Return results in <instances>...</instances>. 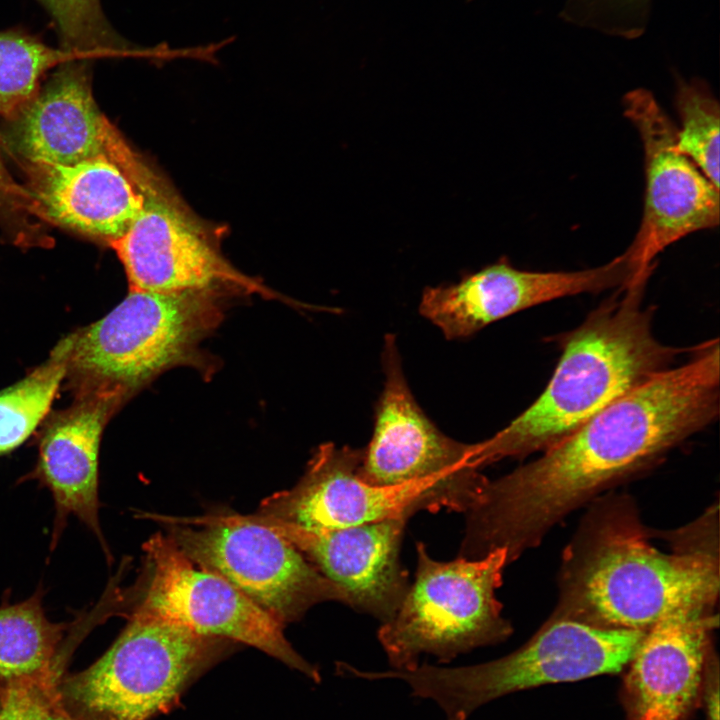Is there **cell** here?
<instances>
[{"label":"cell","instance_id":"5b68a950","mask_svg":"<svg viewBox=\"0 0 720 720\" xmlns=\"http://www.w3.org/2000/svg\"><path fill=\"white\" fill-rule=\"evenodd\" d=\"M229 647V640L135 608L99 659L80 672L64 673L56 695L78 720H150L172 709Z\"/></svg>","mask_w":720,"mask_h":720},{"label":"cell","instance_id":"5bb4252c","mask_svg":"<svg viewBox=\"0 0 720 720\" xmlns=\"http://www.w3.org/2000/svg\"><path fill=\"white\" fill-rule=\"evenodd\" d=\"M629 277L624 253L595 268L552 272L517 269L503 257L457 283L425 288L419 311L448 340L461 339L533 306L619 288Z\"/></svg>","mask_w":720,"mask_h":720},{"label":"cell","instance_id":"6da1fadb","mask_svg":"<svg viewBox=\"0 0 720 720\" xmlns=\"http://www.w3.org/2000/svg\"><path fill=\"white\" fill-rule=\"evenodd\" d=\"M718 338L629 390L537 459L487 479L465 513L462 552L504 549L507 566L572 511L654 464L719 414Z\"/></svg>","mask_w":720,"mask_h":720},{"label":"cell","instance_id":"7402d4cb","mask_svg":"<svg viewBox=\"0 0 720 720\" xmlns=\"http://www.w3.org/2000/svg\"><path fill=\"white\" fill-rule=\"evenodd\" d=\"M75 59L86 58L21 31L0 32V114L16 117L36 95L44 72Z\"/></svg>","mask_w":720,"mask_h":720},{"label":"cell","instance_id":"f1b7e54d","mask_svg":"<svg viewBox=\"0 0 720 720\" xmlns=\"http://www.w3.org/2000/svg\"><path fill=\"white\" fill-rule=\"evenodd\" d=\"M0 720H9V714L4 705L0 703Z\"/></svg>","mask_w":720,"mask_h":720},{"label":"cell","instance_id":"9a60e30c","mask_svg":"<svg viewBox=\"0 0 720 720\" xmlns=\"http://www.w3.org/2000/svg\"><path fill=\"white\" fill-rule=\"evenodd\" d=\"M289 541L348 596V606L381 623L394 616L409 588L400 553L409 519L390 518L337 529H307L248 515Z\"/></svg>","mask_w":720,"mask_h":720},{"label":"cell","instance_id":"4dcf8cb0","mask_svg":"<svg viewBox=\"0 0 720 720\" xmlns=\"http://www.w3.org/2000/svg\"><path fill=\"white\" fill-rule=\"evenodd\" d=\"M467 1H473V0H467Z\"/></svg>","mask_w":720,"mask_h":720},{"label":"cell","instance_id":"30bf717a","mask_svg":"<svg viewBox=\"0 0 720 720\" xmlns=\"http://www.w3.org/2000/svg\"><path fill=\"white\" fill-rule=\"evenodd\" d=\"M149 568L136 609L197 634L255 647L318 683L316 666L298 654L283 625L220 575L192 562L167 536L143 545Z\"/></svg>","mask_w":720,"mask_h":720},{"label":"cell","instance_id":"52a82bcc","mask_svg":"<svg viewBox=\"0 0 720 720\" xmlns=\"http://www.w3.org/2000/svg\"><path fill=\"white\" fill-rule=\"evenodd\" d=\"M218 291L129 290L106 316L67 336V374L78 391L126 398L183 362L220 321Z\"/></svg>","mask_w":720,"mask_h":720},{"label":"cell","instance_id":"4fadbf2b","mask_svg":"<svg viewBox=\"0 0 720 720\" xmlns=\"http://www.w3.org/2000/svg\"><path fill=\"white\" fill-rule=\"evenodd\" d=\"M363 453L364 448L320 445L298 483L266 498L257 514L307 529H337L448 510L446 501L426 486L379 487L362 481Z\"/></svg>","mask_w":720,"mask_h":720},{"label":"cell","instance_id":"484cf974","mask_svg":"<svg viewBox=\"0 0 720 720\" xmlns=\"http://www.w3.org/2000/svg\"><path fill=\"white\" fill-rule=\"evenodd\" d=\"M56 684L19 685L0 690L9 720H78L59 702Z\"/></svg>","mask_w":720,"mask_h":720},{"label":"cell","instance_id":"cb8c5ba5","mask_svg":"<svg viewBox=\"0 0 720 720\" xmlns=\"http://www.w3.org/2000/svg\"><path fill=\"white\" fill-rule=\"evenodd\" d=\"M63 43V49L89 59L129 53L125 39L107 21L99 0H44Z\"/></svg>","mask_w":720,"mask_h":720},{"label":"cell","instance_id":"f546056e","mask_svg":"<svg viewBox=\"0 0 720 720\" xmlns=\"http://www.w3.org/2000/svg\"><path fill=\"white\" fill-rule=\"evenodd\" d=\"M40 1H41V3L43 4L44 0H40Z\"/></svg>","mask_w":720,"mask_h":720},{"label":"cell","instance_id":"4316f807","mask_svg":"<svg viewBox=\"0 0 720 720\" xmlns=\"http://www.w3.org/2000/svg\"><path fill=\"white\" fill-rule=\"evenodd\" d=\"M0 206L8 210L33 208L29 190L19 186L8 173L0 149Z\"/></svg>","mask_w":720,"mask_h":720},{"label":"cell","instance_id":"9c48e42d","mask_svg":"<svg viewBox=\"0 0 720 720\" xmlns=\"http://www.w3.org/2000/svg\"><path fill=\"white\" fill-rule=\"evenodd\" d=\"M383 390L359 478L379 487L419 484L438 493L449 511L466 513L487 481L473 461V444L444 434L422 410L405 378L396 338L384 337Z\"/></svg>","mask_w":720,"mask_h":720},{"label":"cell","instance_id":"8fae6325","mask_svg":"<svg viewBox=\"0 0 720 720\" xmlns=\"http://www.w3.org/2000/svg\"><path fill=\"white\" fill-rule=\"evenodd\" d=\"M623 104L641 138L645 168L642 219L624 254L628 281H648L668 246L719 224V189L678 149L677 127L649 90L629 91Z\"/></svg>","mask_w":720,"mask_h":720},{"label":"cell","instance_id":"277c9868","mask_svg":"<svg viewBox=\"0 0 720 720\" xmlns=\"http://www.w3.org/2000/svg\"><path fill=\"white\" fill-rule=\"evenodd\" d=\"M645 632L550 616L524 645L492 661L361 671L360 677L401 680L412 695L432 700L447 717H469L481 706L517 691L619 673L628 666Z\"/></svg>","mask_w":720,"mask_h":720},{"label":"cell","instance_id":"7c38bea8","mask_svg":"<svg viewBox=\"0 0 720 720\" xmlns=\"http://www.w3.org/2000/svg\"><path fill=\"white\" fill-rule=\"evenodd\" d=\"M143 206L110 246L125 269L129 290L179 293L247 285L219 255L208 235L175 200L150 185L137 162L130 170Z\"/></svg>","mask_w":720,"mask_h":720},{"label":"cell","instance_id":"8992f818","mask_svg":"<svg viewBox=\"0 0 720 720\" xmlns=\"http://www.w3.org/2000/svg\"><path fill=\"white\" fill-rule=\"evenodd\" d=\"M416 555L413 583L394 616L377 632L393 670L415 668L422 655L446 664L512 634L496 598L507 567L505 550L479 559L438 561L418 542Z\"/></svg>","mask_w":720,"mask_h":720},{"label":"cell","instance_id":"3957f363","mask_svg":"<svg viewBox=\"0 0 720 720\" xmlns=\"http://www.w3.org/2000/svg\"><path fill=\"white\" fill-rule=\"evenodd\" d=\"M647 282H627L563 337L562 353L540 396L506 427L473 444L481 469L551 448L605 406L670 367L681 353L659 342L643 306Z\"/></svg>","mask_w":720,"mask_h":720},{"label":"cell","instance_id":"ffe728a7","mask_svg":"<svg viewBox=\"0 0 720 720\" xmlns=\"http://www.w3.org/2000/svg\"><path fill=\"white\" fill-rule=\"evenodd\" d=\"M40 585L24 601L0 606V690L19 685L55 684L72 652V623L50 621ZM70 635V634H69ZM69 637V636H68Z\"/></svg>","mask_w":720,"mask_h":720},{"label":"cell","instance_id":"d6986e66","mask_svg":"<svg viewBox=\"0 0 720 720\" xmlns=\"http://www.w3.org/2000/svg\"><path fill=\"white\" fill-rule=\"evenodd\" d=\"M34 208L48 219L111 243L143 206L135 180L115 157L99 155L69 166L31 164Z\"/></svg>","mask_w":720,"mask_h":720},{"label":"cell","instance_id":"d4e9b609","mask_svg":"<svg viewBox=\"0 0 720 720\" xmlns=\"http://www.w3.org/2000/svg\"><path fill=\"white\" fill-rule=\"evenodd\" d=\"M652 0H567L561 17L610 35L633 39L647 27Z\"/></svg>","mask_w":720,"mask_h":720},{"label":"cell","instance_id":"e0dca14e","mask_svg":"<svg viewBox=\"0 0 720 720\" xmlns=\"http://www.w3.org/2000/svg\"><path fill=\"white\" fill-rule=\"evenodd\" d=\"M125 399L115 391H77L72 406L53 416L43 431L37 465L24 479L37 480L52 494L51 550L73 515L96 535L111 560L99 523V448L106 423Z\"/></svg>","mask_w":720,"mask_h":720},{"label":"cell","instance_id":"603a6c76","mask_svg":"<svg viewBox=\"0 0 720 720\" xmlns=\"http://www.w3.org/2000/svg\"><path fill=\"white\" fill-rule=\"evenodd\" d=\"M675 106L680 119L677 147L719 189V103L702 79L679 78Z\"/></svg>","mask_w":720,"mask_h":720},{"label":"cell","instance_id":"7a4b0ae2","mask_svg":"<svg viewBox=\"0 0 720 720\" xmlns=\"http://www.w3.org/2000/svg\"><path fill=\"white\" fill-rule=\"evenodd\" d=\"M592 504L563 551L551 616L647 631L677 608L715 607L720 561L712 511L670 536L674 551L666 553L650 542L628 495Z\"/></svg>","mask_w":720,"mask_h":720},{"label":"cell","instance_id":"83f0119b","mask_svg":"<svg viewBox=\"0 0 720 720\" xmlns=\"http://www.w3.org/2000/svg\"><path fill=\"white\" fill-rule=\"evenodd\" d=\"M700 698L703 700L706 720H719V667L713 653L707 661Z\"/></svg>","mask_w":720,"mask_h":720},{"label":"cell","instance_id":"ac0fdd59","mask_svg":"<svg viewBox=\"0 0 720 720\" xmlns=\"http://www.w3.org/2000/svg\"><path fill=\"white\" fill-rule=\"evenodd\" d=\"M87 59L62 64L16 116L13 141L31 164L74 165L116 154L123 141L94 101Z\"/></svg>","mask_w":720,"mask_h":720},{"label":"cell","instance_id":"ba28073f","mask_svg":"<svg viewBox=\"0 0 720 720\" xmlns=\"http://www.w3.org/2000/svg\"><path fill=\"white\" fill-rule=\"evenodd\" d=\"M149 518L167 526V536L192 562L226 579L283 626L318 603L348 606L341 587L289 541L248 515Z\"/></svg>","mask_w":720,"mask_h":720},{"label":"cell","instance_id":"2e32d148","mask_svg":"<svg viewBox=\"0 0 720 720\" xmlns=\"http://www.w3.org/2000/svg\"><path fill=\"white\" fill-rule=\"evenodd\" d=\"M715 607L677 608L644 634L623 685L628 720H688L699 703Z\"/></svg>","mask_w":720,"mask_h":720},{"label":"cell","instance_id":"44dd1931","mask_svg":"<svg viewBox=\"0 0 720 720\" xmlns=\"http://www.w3.org/2000/svg\"><path fill=\"white\" fill-rule=\"evenodd\" d=\"M67 337L49 359L0 391V456L24 443L48 414L67 374Z\"/></svg>","mask_w":720,"mask_h":720}]
</instances>
